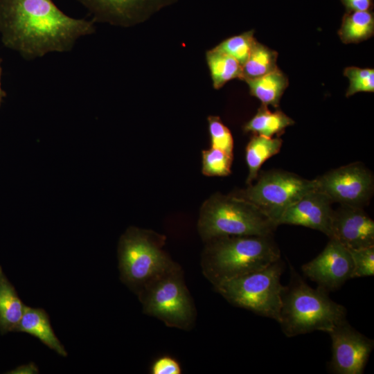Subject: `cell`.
<instances>
[{
	"label": "cell",
	"instance_id": "1",
	"mask_svg": "<svg viewBox=\"0 0 374 374\" xmlns=\"http://www.w3.org/2000/svg\"><path fill=\"white\" fill-rule=\"evenodd\" d=\"M94 30L93 20L71 17L52 0H0L2 42L25 59L69 51Z\"/></svg>",
	"mask_w": 374,
	"mask_h": 374
},
{
	"label": "cell",
	"instance_id": "2",
	"mask_svg": "<svg viewBox=\"0 0 374 374\" xmlns=\"http://www.w3.org/2000/svg\"><path fill=\"white\" fill-rule=\"evenodd\" d=\"M208 242L202 265L203 273L214 286L280 260L272 235H226Z\"/></svg>",
	"mask_w": 374,
	"mask_h": 374
},
{
	"label": "cell",
	"instance_id": "3",
	"mask_svg": "<svg viewBox=\"0 0 374 374\" xmlns=\"http://www.w3.org/2000/svg\"><path fill=\"white\" fill-rule=\"evenodd\" d=\"M292 274L283 293L278 322L287 337L317 330L328 333L346 319L345 307L332 301L328 291L309 286L294 270Z\"/></svg>",
	"mask_w": 374,
	"mask_h": 374
},
{
	"label": "cell",
	"instance_id": "4",
	"mask_svg": "<svg viewBox=\"0 0 374 374\" xmlns=\"http://www.w3.org/2000/svg\"><path fill=\"white\" fill-rule=\"evenodd\" d=\"M276 227L255 205L236 195L210 198L198 222L199 233L206 241L226 235H270Z\"/></svg>",
	"mask_w": 374,
	"mask_h": 374
},
{
	"label": "cell",
	"instance_id": "5",
	"mask_svg": "<svg viewBox=\"0 0 374 374\" xmlns=\"http://www.w3.org/2000/svg\"><path fill=\"white\" fill-rule=\"evenodd\" d=\"M283 268V262L279 260L214 287L231 304L278 323L285 289L280 283Z\"/></svg>",
	"mask_w": 374,
	"mask_h": 374
},
{
	"label": "cell",
	"instance_id": "6",
	"mask_svg": "<svg viewBox=\"0 0 374 374\" xmlns=\"http://www.w3.org/2000/svg\"><path fill=\"white\" fill-rule=\"evenodd\" d=\"M160 240L153 233L134 227L129 228L120 239L121 279L136 294L175 264L163 251Z\"/></svg>",
	"mask_w": 374,
	"mask_h": 374
},
{
	"label": "cell",
	"instance_id": "7",
	"mask_svg": "<svg viewBox=\"0 0 374 374\" xmlns=\"http://www.w3.org/2000/svg\"><path fill=\"white\" fill-rule=\"evenodd\" d=\"M137 294L144 313L170 327L188 330L192 326L194 305L176 264L146 284Z\"/></svg>",
	"mask_w": 374,
	"mask_h": 374
},
{
	"label": "cell",
	"instance_id": "8",
	"mask_svg": "<svg viewBox=\"0 0 374 374\" xmlns=\"http://www.w3.org/2000/svg\"><path fill=\"white\" fill-rule=\"evenodd\" d=\"M257 181L237 195L251 202L277 222L283 213L301 197L316 190L314 179L309 180L287 171L272 170L258 173Z\"/></svg>",
	"mask_w": 374,
	"mask_h": 374
},
{
	"label": "cell",
	"instance_id": "9",
	"mask_svg": "<svg viewBox=\"0 0 374 374\" xmlns=\"http://www.w3.org/2000/svg\"><path fill=\"white\" fill-rule=\"evenodd\" d=\"M314 180L316 190L341 205L363 208L373 193V175L360 162L333 169Z\"/></svg>",
	"mask_w": 374,
	"mask_h": 374
},
{
	"label": "cell",
	"instance_id": "10",
	"mask_svg": "<svg viewBox=\"0 0 374 374\" xmlns=\"http://www.w3.org/2000/svg\"><path fill=\"white\" fill-rule=\"evenodd\" d=\"M328 334L332 341L328 370L334 374H362L374 348L373 340L355 330L346 319Z\"/></svg>",
	"mask_w": 374,
	"mask_h": 374
},
{
	"label": "cell",
	"instance_id": "11",
	"mask_svg": "<svg viewBox=\"0 0 374 374\" xmlns=\"http://www.w3.org/2000/svg\"><path fill=\"white\" fill-rule=\"evenodd\" d=\"M301 269L319 287L330 292L351 278L353 263L348 249L336 240L330 239L323 250Z\"/></svg>",
	"mask_w": 374,
	"mask_h": 374
},
{
	"label": "cell",
	"instance_id": "12",
	"mask_svg": "<svg viewBox=\"0 0 374 374\" xmlns=\"http://www.w3.org/2000/svg\"><path fill=\"white\" fill-rule=\"evenodd\" d=\"M93 16V21L122 26L141 22L176 0H78Z\"/></svg>",
	"mask_w": 374,
	"mask_h": 374
},
{
	"label": "cell",
	"instance_id": "13",
	"mask_svg": "<svg viewBox=\"0 0 374 374\" xmlns=\"http://www.w3.org/2000/svg\"><path fill=\"white\" fill-rule=\"evenodd\" d=\"M330 239L348 249L374 246V222L363 208L341 205L334 210Z\"/></svg>",
	"mask_w": 374,
	"mask_h": 374
},
{
	"label": "cell",
	"instance_id": "14",
	"mask_svg": "<svg viewBox=\"0 0 374 374\" xmlns=\"http://www.w3.org/2000/svg\"><path fill=\"white\" fill-rule=\"evenodd\" d=\"M332 203L326 195L314 190L290 206L280 216L277 224L308 227L319 231L330 238L334 213Z\"/></svg>",
	"mask_w": 374,
	"mask_h": 374
},
{
	"label": "cell",
	"instance_id": "15",
	"mask_svg": "<svg viewBox=\"0 0 374 374\" xmlns=\"http://www.w3.org/2000/svg\"><path fill=\"white\" fill-rule=\"evenodd\" d=\"M15 332H26L36 338L58 355L66 357L67 352L56 337L46 312L42 308L26 307Z\"/></svg>",
	"mask_w": 374,
	"mask_h": 374
},
{
	"label": "cell",
	"instance_id": "16",
	"mask_svg": "<svg viewBox=\"0 0 374 374\" xmlns=\"http://www.w3.org/2000/svg\"><path fill=\"white\" fill-rule=\"evenodd\" d=\"M26 305L21 301L15 287L8 280L0 266V332H15Z\"/></svg>",
	"mask_w": 374,
	"mask_h": 374
},
{
	"label": "cell",
	"instance_id": "17",
	"mask_svg": "<svg viewBox=\"0 0 374 374\" xmlns=\"http://www.w3.org/2000/svg\"><path fill=\"white\" fill-rule=\"evenodd\" d=\"M283 140L279 137H267L253 134L247 145L245 159L249 169L246 181L247 184L256 180L260 167L270 157L277 154L282 147Z\"/></svg>",
	"mask_w": 374,
	"mask_h": 374
},
{
	"label": "cell",
	"instance_id": "18",
	"mask_svg": "<svg viewBox=\"0 0 374 374\" xmlns=\"http://www.w3.org/2000/svg\"><path fill=\"white\" fill-rule=\"evenodd\" d=\"M251 96L260 100L262 104L278 107L280 100L288 86L286 75L277 68L260 78L245 81Z\"/></svg>",
	"mask_w": 374,
	"mask_h": 374
},
{
	"label": "cell",
	"instance_id": "19",
	"mask_svg": "<svg viewBox=\"0 0 374 374\" xmlns=\"http://www.w3.org/2000/svg\"><path fill=\"white\" fill-rule=\"evenodd\" d=\"M294 124V121L279 109L271 112L267 105L262 104L256 114L243 127L245 132L267 137L280 136L286 127Z\"/></svg>",
	"mask_w": 374,
	"mask_h": 374
},
{
	"label": "cell",
	"instance_id": "20",
	"mask_svg": "<svg viewBox=\"0 0 374 374\" xmlns=\"http://www.w3.org/2000/svg\"><path fill=\"white\" fill-rule=\"evenodd\" d=\"M206 60L214 89H219L233 79L242 80V66L231 55L213 48L206 51Z\"/></svg>",
	"mask_w": 374,
	"mask_h": 374
},
{
	"label": "cell",
	"instance_id": "21",
	"mask_svg": "<svg viewBox=\"0 0 374 374\" xmlns=\"http://www.w3.org/2000/svg\"><path fill=\"white\" fill-rule=\"evenodd\" d=\"M374 33V15L371 11L346 12L343 16L338 35L344 44L358 43Z\"/></svg>",
	"mask_w": 374,
	"mask_h": 374
},
{
	"label": "cell",
	"instance_id": "22",
	"mask_svg": "<svg viewBox=\"0 0 374 374\" xmlns=\"http://www.w3.org/2000/svg\"><path fill=\"white\" fill-rule=\"evenodd\" d=\"M278 53L260 44L255 42L250 55L242 65V80L256 79L278 68Z\"/></svg>",
	"mask_w": 374,
	"mask_h": 374
},
{
	"label": "cell",
	"instance_id": "23",
	"mask_svg": "<svg viewBox=\"0 0 374 374\" xmlns=\"http://www.w3.org/2000/svg\"><path fill=\"white\" fill-rule=\"evenodd\" d=\"M253 34L254 31L252 30L229 37L213 48L231 55L242 66L256 42Z\"/></svg>",
	"mask_w": 374,
	"mask_h": 374
},
{
	"label": "cell",
	"instance_id": "24",
	"mask_svg": "<svg viewBox=\"0 0 374 374\" xmlns=\"http://www.w3.org/2000/svg\"><path fill=\"white\" fill-rule=\"evenodd\" d=\"M233 156L224 151L211 148L202 151V173L206 176L224 177L231 173Z\"/></svg>",
	"mask_w": 374,
	"mask_h": 374
},
{
	"label": "cell",
	"instance_id": "25",
	"mask_svg": "<svg viewBox=\"0 0 374 374\" xmlns=\"http://www.w3.org/2000/svg\"><path fill=\"white\" fill-rule=\"evenodd\" d=\"M344 75L349 80V87L346 97H350L358 92L374 91V70L349 66L344 69Z\"/></svg>",
	"mask_w": 374,
	"mask_h": 374
},
{
	"label": "cell",
	"instance_id": "26",
	"mask_svg": "<svg viewBox=\"0 0 374 374\" xmlns=\"http://www.w3.org/2000/svg\"><path fill=\"white\" fill-rule=\"evenodd\" d=\"M211 147L233 155V139L230 130L219 116H209L207 118Z\"/></svg>",
	"mask_w": 374,
	"mask_h": 374
},
{
	"label": "cell",
	"instance_id": "27",
	"mask_svg": "<svg viewBox=\"0 0 374 374\" xmlns=\"http://www.w3.org/2000/svg\"><path fill=\"white\" fill-rule=\"evenodd\" d=\"M348 251L353 263L351 278L373 276L374 275V246L349 249Z\"/></svg>",
	"mask_w": 374,
	"mask_h": 374
},
{
	"label": "cell",
	"instance_id": "28",
	"mask_svg": "<svg viewBox=\"0 0 374 374\" xmlns=\"http://www.w3.org/2000/svg\"><path fill=\"white\" fill-rule=\"evenodd\" d=\"M152 374H181V368L174 358L165 355L157 359L151 366Z\"/></svg>",
	"mask_w": 374,
	"mask_h": 374
},
{
	"label": "cell",
	"instance_id": "29",
	"mask_svg": "<svg viewBox=\"0 0 374 374\" xmlns=\"http://www.w3.org/2000/svg\"><path fill=\"white\" fill-rule=\"evenodd\" d=\"M346 8V12L371 11L373 8V0H340Z\"/></svg>",
	"mask_w": 374,
	"mask_h": 374
},
{
	"label": "cell",
	"instance_id": "30",
	"mask_svg": "<svg viewBox=\"0 0 374 374\" xmlns=\"http://www.w3.org/2000/svg\"><path fill=\"white\" fill-rule=\"evenodd\" d=\"M38 368L36 365L33 363H30L27 365H23L16 368L15 370L10 372V373H37Z\"/></svg>",
	"mask_w": 374,
	"mask_h": 374
},
{
	"label": "cell",
	"instance_id": "31",
	"mask_svg": "<svg viewBox=\"0 0 374 374\" xmlns=\"http://www.w3.org/2000/svg\"><path fill=\"white\" fill-rule=\"evenodd\" d=\"M1 62H0V98H2L3 97L6 96V93L1 88Z\"/></svg>",
	"mask_w": 374,
	"mask_h": 374
},
{
	"label": "cell",
	"instance_id": "32",
	"mask_svg": "<svg viewBox=\"0 0 374 374\" xmlns=\"http://www.w3.org/2000/svg\"><path fill=\"white\" fill-rule=\"evenodd\" d=\"M1 99H2V98H0V105H1Z\"/></svg>",
	"mask_w": 374,
	"mask_h": 374
}]
</instances>
